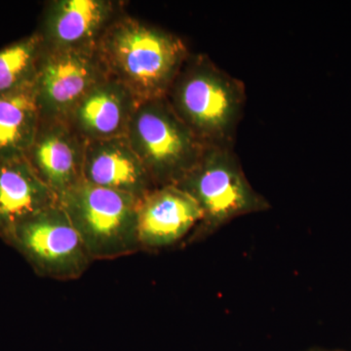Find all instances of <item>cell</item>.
I'll return each mask as SVG.
<instances>
[{
	"label": "cell",
	"instance_id": "obj_1",
	"mask_svg": "<svg viewBox=\"0 0 351 351\" xmlns=\"http://www.w3.org/2000/svg\"><path fill=\"white\" fill-rule=\"evenodd\" d=\"M97 52L108 75L142 101L166 98L189 57L180 36L123 13L104 32Z\"/></svg>",
	"mask_w": 351,
	"mask_h": 351
},
{
	"label": "cell",
	"instance_id": "obj_2",
	"mask_svg": "<svg viewBox=\"0 0 351 351\" xmlns=\"http://www.w3.org/2000/svg\"><path fill=\"white\" fill-rule=\"evenodd\" d=\"M166 100L204 147H234L246 88L206 54L189 53Z\"/></svg>",
	"mask_w": 351,
	"mask_h": 351
},
{
	"label": "cell",
	"instance_id": "obj_3",
	"mask_svg": "<svg viewBox=\"0 0 351 351\" xmlns=\"http://www.w3.org/2000/svg\"><path fill=\"white\" fill-rule=\"evenodd\" d=\"M191 195L202 219L189 241L206 239L239 217L270 209L247 180L233 147H206L198 162L176 184Z\"/></svg>",
	"mask_w": 351,
	"mask_h": 351
},
{
	"label": "cell",
	"instance_id": "obj_4",
	"mask_svg": "<svg viewBox=\"0 0 351 351\" xmlns=\"http://www.w3.org/2000/svg\"><path fill=\"white\" fill-rule=\"evenodd\" d=\"M138 198L82 182L60 198L92 261L114 260L140 251Z\"/></svg>",
	"mask_w": 351,
	"mask_h": 351
},
{
	"label": "cell",
	"instance_id": "obj_5",
	"mask_svg": "<svg viewBox=\"0 0 351 351\" xmlns=\"http://www.w3.org/2000/svg\"><path fill=\"white\" fill-rule=\"evenodd\" d=\"M126 138L156 188L179 184L206 147L178 117L166 98L138 104Z\"/></svg>",
	"mask_w": 351,
	"mask_h": 351
},
{
	"label": "cell",
	"instance_id": "obj_6",
	"mask_svg": "<svg viewBox=\"0 0 351 351\" xmlns=\"http://www.w3.org/2000/svg\"><path fill=\"white\" fill-rule=\"evenodd\" d=\"M6 244L44 278L76 280L93 262L60 201L18 226Z\"/></svg>",
	"mask_w": 351,
	"mask_h": 351
},
{
	"label": "cell",
	"instance_id": "obj_7",
	"mask_svg": "<svg viewBox=\"0 0 351 351\" xmlns=\"http://www.w3.org/2000/svg\"><path fill=\"white\" fill-rule=\"evenodd\" d=\"M96 49L43 47L34 88L40 119H66L85 94L108 76Z\"/></svg>",
	"mask_w": 351,
	"mask_h": 351
},
{
	"label": "cell",
	"instance_id": "obj_8",
	"mask_svg": "<svg viewBox=\"0 0 351 351\" xmlns=\"http://www.w3.org/2000/svg\"><path fill=\"white\" fill-rule=\"evenodd\" d=\"M119 0H52L44 8L36 32L50 49H96L113 21L124 11Z\"/></svg>",
	"mask_w": 351,
	"mask_h": 351
},
{
	"label": "cell",
	"instance_id": "obj_9",
	"mask_svg": "<svg viewBox=\"0 0 351 351\" xmlns=\"http://www.w3.org/2000/svg\"><path fill=\"white\" fill-rule=\"evenodd\" d=\"M202 213L195 200L177 186H158L138 200L140 251H158L189 239Z\"/></svg>",
	"mask_w": 351,
	"mask_h": 351
},
{
	"label": "cell",
	"instance_id": "obj_10",
	"mask_svg": "<svg viewBox=\"0 0 351 351\" xmlns=\"http://www.w3.org/2000/svg\"><path fill=\"white\" fill-rule=\"evenodd\" d=\"M86 143L64 119L39 121L36 137L25 157L59 200L83 182Z\"/></svg>",
	"mask_w": 351,
	"mask_h": 351
},
{
	"label": "cell",
	"instance_id": "obj_11",
	"mask_svg": "<svg viewBox=\"0 0 351 351\" xmlns=\"http://www.w3.org/2000/svg\"><path fill=\"white\" fill-rule=\"evenodd\" d=\"M138 104L124 85L108 75L83 96L64 120L86 142L123 138Z\"/></svg>",
	"mask_w": 351,
	"mask_h": 351
},
{
	"label": "cell",
	"instance_id": "obj_12",
	"mask_svg": "<svg viewBox=\"0 0 351 351\" xmlns=\"http://www.w3.org/2000/svg\"><path fill=\"white\" fill-rule=\"evenodd\" d=\"M83 181L138 199L156 189L126 137L86 143Z\"/></svg>",
	"mask_w": 351,
	"mask_h": 351
},
{
	"label": "cell",
	"instance_id": "obj_13",
	"mask_svg": "<svg viewBox=\"0 0 351 351\" xmlns=\"http://www.w3.org/2000/svg\"><path fill=\"white\" fill-rule=\"evenodd\" d=\"M59 202L25 157L0 160V239L8 241L18 226Z\"/></svg>",
	"mask_w": 351,
	"mask_h": 351
},
{
	"label": "cell",
	"instance_id": "obj_14",
	"mask_svg": "<svg viewBox=\"0 0 351 351\" xmlns=\"http://www.w3.org/2000/svg\"><path fill=\"white\" fill-rule=\"evenodd\" d=\"M39 121L34 85L0 96V160L25 157Z\"/></svg>",
	"mask_w": 351,
	"mask_h": 351
},
{
	"label": "cell",
	"instance_id": "obj_15",
	"mask_svg": "<svg viewBox=\"0 0 351 351\" xmlns=\"http://www.w3.org/2000/svg\"><path fill=\"white\" fill-rule=\"evenodd\" d=\"M41 51L36 32L0 49V96L34 85Z\"/></svg>",
	"mask_w": 351,
	"mask_h": 351
},
{
	"label": "cell",
	"instance_id": "obj_16",
	"mask_svg": "<svg viewBox=\"0 0 351 351\" xmlns=\"http://www.w3.org/2000/svg\"><path fill=\"white\" fill-rule=\"evenodd\" d=\"M304 351H343V350H329V348H309V350H306Z\"/></svg>",
	"mask_w": 351,
	"mask_h": 351
}]
</instances>
